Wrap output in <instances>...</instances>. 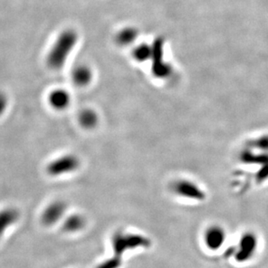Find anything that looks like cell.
Returning a JSON list of instances; mask_svg holds the SVG:
<instances>
[{
	"mask_svg": "<svg viewBox=\"0 0 268 268\" xmlns=\"http://www.w3.org/2000/svg\"><path fill=\"white\" fill-rule=\"evenodd\" d=\"M80 165L77 156L64 155L53 160L47 166V173L51 176H59L75 171Z\"/></svg>",
	"mask_w": 268,
	"mask_h": 268,
	"instance_id": "obj_3",
	"label": "cell"
},
{
	"mask_svg": "<svg viewBox=\"0 0 268 268\" xmlns=\"http://www.w3.org/2000/svg\"><path fill=\"white\" fill-rule=\"evenodd\" d=\"M92 78L91 71L88 67L78 66L73 72L74 82L78 85L84 86L88 84Z\"/></svg>",
	"mask_w": 268,
	"mask_h": 268,
	"instance_id": "obj_11",
	"label": "cell"
},
{
	"mask_svg": "<svg viewBox=\"0 0 268 268\" xmlns=\"http://www.w3.org/2000/svg\"><path fill=\"white\" fill-rule=\"evenodd\" d=\"M66 206L62 202H55L51 203L43 211L42 222L46 226L54 225L59 222L65 213Z\"/></svg>",
	"mask_w": 268,
	"mask_h": 268,
	"instance_id": "obj_8",
	"label": "cell"
},
{
	"mask_svg": "<svg viewBox=\"0 0 268 268\" xmlns=\"http://www.w3.org/2000/svg\"><path fill=\"white\" fill-rule=\"evenodd\" d=\"M152 56V46L147 44H141L136 47L134 51V57L139 62H144L150 59Z\"/></svg>",
	"mask_w": 268,
	"mask_h": 268,
	"instance_id": "obj_15",
	"label": "cell"
},
{
	"mask_svg": "<svg viewBox=\"0 0 268 268\" xmlns=\"http://www.w3.org/2000/svg\"><path fill=\"white\" fill-rule=\"evenodd\" d=\"M172 187L175 194L183 198L202 201L205 197V194L202 188L190 181L180 180L175 182Z\"/></svg>",
	"mask_w": 268,
	"mask_h": 268,
	"instance_id": "obj_5",
	"label": "cell"
},
{
	"mask_svg": "<svg viewBox=\"0 0 268 268\" xmlns=\"http://www.w3.org/2000/svg\"><path fill=\"white\" fill-rule=\"evenodd\" d=\"M70 97L63 89H56L51 92L49 97V102L56 109H63L69 105Z\"/></svg>",
	"mask_w": 268,
	"mask_h": 268,
	"instance_id": "obj_9",
	"label": "cell"
},
{
	"mask_svg": "<svg viewBox=\"0 0 268 268\" xmlns=\"http://www.w3.org/2000/svg\"><path fill=\"white\" fill-rule=\"evenodd\" d=\"M226 233L219 226H212L204 233V242L210 250H217L225 242Z\"/></svg>",
	"mask_w": 268,
	"mask_h": 268,
	"instance_id": "obj_7",
	"label": "cell"
},
{
	"mask_svg": "<svg viewBox=\"0 0 268 268\" xmlns=\"http://www.w3.org/2000/svg\"><path fill=\"white\" fill-rule=\"evenodd\" d=\"M77 42L78 36L75 31L71 30L63 31L49 52L47 58L48 65L54 70L62 68Z\"/></svg>",
	"mask_w": 268,
	"mask_h": 268,
	"instance_id": "obj_1",
	"label": "cell"
},
{
	"mask_svg": "<svg viewBox=\"0 0 268 268\" xmlns=\"http://www.w3.org/2000/svg\"><path fill=\"white\" fill-rule=\"evenodd\" d=\"M137 37V31L134 28H125L117 35V41L121 44H128L135 41Z\"/></svg>",
	"mask_w": 268,
	"mask_h": 268,
	"instance_id": "obj_13",
	"label": "cell"
},
{
	"mask_svg": "<svg viewBox=\"0 0 268 268\" xmlns=\"http://www.w3.org/2000/svg\"><path fill=\"white\" fill-rule=\"evenodd\" d=\"M150 246V241L148 238L136 233H125L117 232L112 238L114 256L122 259L123 254L128 250L138 247H148Z\"/></svg>",
	"mask_w": 268,
	"mask_h": 268,
	"instance_id": "obj_2",
	"label": "cell"
},
{
	"mask_svg": "<svg viewBox=\"0 0 268 268\" xmlns=\"http://www.w3.org/2000/svg\"><path fill=\"white\" fill-rule=\"evenodd\" d=\"M84 226V219L80 214H72L63 222V229L66 232H78Z\"/></svg>",
	"mask_w": 268,
	"mask_h": 268,
	"instance_id": "obj_10",
	"label": "cell"
},
{
	"mask_svg": "<svg viewBox=\"0 0 268 268\" xmlns=\"http://www.w3.org/2000/svg\"><path fill=\"white\" fill-rule=\"evenodd\" d=\"M152 70L153 73L158 78H166L169 73L171 68L164 62V43L162 39H156L152 45Z\"/></svg>",
	"mask_w": 268,
	"mask_h": 268,
	"instance_id": "obj_4",
	"label": "cell"
},
{
	"mask_svg": "<svg viewBox=\"0 0 268 268\" xmlns=\"http://www.w3.org/2000/svg\"><path fill=\"white\" fill-rule=\"evenodd\" d=\"M121 265H122V259L113 256L106 261H103L96 268H119Z\"/></svg>",
	"mask_w": 268,
	"mask_h": 268,
	"instance_id": "obj_16",
	"label": "cell"
},
{
	"mask_svg": "<svg viewBox=\"0 0 268 268\" xmlns=\"http://www.w3.org/2000/svg\"><path fill=\"white\" fill-rule=\"evenodd\" d=\"M79 122L83 128H93L97 124V114L91 109L82 110L79 116Z\"/></svg>",
	"mask_w": 268,
	"mask_h": 268,
	"instance_id": "obj_12",
	"label": "cell"
},
{
	"mask_svg": "<svg viewBox=\"0 0 268 268\" xmlns=\"http://www.w3.org/2000/svg\"><path fill=\"white\" fill-rule=\"evenodd\" d=\"M258 247V240L256 235L253 233H245L241 237L238 251L236 253V259L239 261H246L251 259L254 255Z\"/></svg>",
	"mask_w": 268,
	"mask_h": 268,
	"instance_id": "obj_6",
	"label": "cell"
},
{
	"mask_svg": "<svg viewBox=\"0 0 268 268\" xmlns=\"http://www.w3.org/2000/svg\"><path fill=\"white\" fill-rule=\"evenodd\" d=\"M18 218H19V213L15 209L8 208L3 211L0 218L2 229L4 230L5 227L12 225V223H14L18 220Z\"/></svg>",
	"mask_w": 268,
	"mask_h": 268,
	"instance_id": "obj_14",
	"label": "cell"
}]
</instances>
